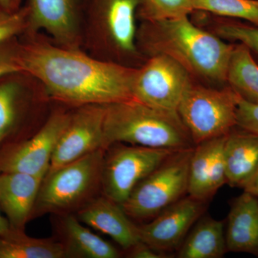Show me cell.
Segmentation results:
<instances>
[{
  "instance_id": "obj_30",
  "label": "cell",
  "mask_w": 258,
  "mask_h": 258,
  "mask_svg": "<svg viewBox=\"0 0 258 258\" xmlns=\"http://www.w3.org/2000/svg\"><path fill=\"white\" fill-rule=\"evenodd\" d=\"M126 257L131 258H166L167 254L160 253L157 251L154 250L152 247H149L144 242H139L133 247L127 249Z\"/></svg>"
},
{
  "instance_id": "obj_2",
  "label": "cell",
  "mask_w": 258,
  "mask_h": 258,
  "mask_svg": "<svg viewBox=\"0 0 258 258\" xmlns=\"http://www.w3.org/2000/svg\"><path fill=\"white\" fill-rule=\"evenodd\" d=\"M141 38L156 54L170 56L189 73L212 81H227L235 46L195 26L188 16L149 23Z\"/></svg>"
},
{
  "instance_id": "obj_3",
  "label": "cell",
  "mask_w": 258,
  "mask_h": 258,
  "mask_svg": "<svg viewBox=\"0 0 258 258\" xmlns=\"http://www.w3.org/2000/svg\"><path fill=\"white\" fill-rule=\"evenodd\" d=\"M118 143L172 150L195 146L179 113L135 99L106 105L103 149Z\"/></svg>"
},
{
  "instance_id": "obj_25",
  "label": "cell",
  "mask_w": 258,
  "mask_h": 258,
  "mask_svg": "<svg viewBox=\"0 0 258 258\" xmlns=\"http://www.w3.org/2000/svg\"><path fill=\"white\" fill-rule=\"evenodd\" d=\"M192 0H141L138 15L148 23L188 16Z\"/></svg>"
},
{
  "instance_id": "obj_10",
  "label": "cell",
  "mask_w": 258,
  "mask_h": 258,
  "mask_svg": "<svg viewBox=\"0 0 258 258\" xmlns=\"http://www.w3.org/2000/svg\"><path fill=\"white\" fill-rule=\"evenodd\" d=\"M106 107V105L91 104L71 109L69 120L52 154L48 171L103 149Z\"/></svg>"
},
{
  "instance_id": "obj_15",
  "label": "cell",
  "mask_w": 258,
  "mask_h": 258,
  "mask_svg": "<svg viewBox=\"0 0 258 258\" xmlns=\"http://www.w3.org/2000/svg\"><path fill=\"white\" fill-rule=\"evenodd\" d=\"M84 225L110 236L124 250L140 242L138 225L119 204L102 194L76 213Z\"/></svg>"
},
{
  "instance_id": "obj_9",
  "label": "cell",
  "mask_w": 258,
  "mask_h": 258,
  "mask_svg": "<svg viewBox=\"0 0 258 258\" xmlns=\"http://www.w3.org/2000/svg\"><path fill=\"white\" fill-rule=\"evenodd\" d=\"M189 73L170 56L157 53L137 69L134 99L164 111L178 113L191 84Z\"/></svg>"
},
{
  "instance_id": "obj_29",
  "label": "cell",
  "mask_w": 258,
  "mask_h": 258,
  "mask_svg": "<svg viewBox=\"0 0 258 258\" xmlns=\"http://www.w3.org/2000/svg\"><path fill=\"white\" fill-rule=\"evenodd\" d=\"M237 126L258 137V103L241 97L237 109Z\"/></svg>"
},
{
  "instance_id": "obj_19",
  "label": "cell",
  "mask_w": 258,
  "mask_h": 258,
  "mask_svg": "<svg viewBox=\"0 0 258 258\" xmlns=\"http://www.w3.org/2000/svg\"><path fill=\"white\" fill-rule=\"evenodd\" d=\"M227 184L242 188L258 168V137L232 129L226 137L224 147Z\"/></svg>"
},
{
  "instance_id": "obj_32",
  "label": "cell",
  "mask_w": 258,
  "mask_h": 258,
  "mask_svg": "<svg viewBox=\"0 0 258 258\" xmlns=\"http://www.w3.org/2000/svg\"><path fill=\"white\" fill-rule=\"evenodd\" d=\"M11 229V226L7 217H3L1 214V208H0V235L4 234Z\"/></svg>"
},
{
  "instance_id": "obj_7",
  "label": "cell",
  "mask_w": 258,
  "mask_h": 258,
  "mask_svg": "<svg viewBox=\"0 0 258 258\" xmlns=\"http://www.w3.org/2000/svg\"><path fill=\"white\" fill-rule=\"evenodd\" d=\"M240 98L232 87L217 90L190 84L177 112L195 145L227 135L237 126Z\"/></svg>"
},
{
  "instance_id": "obj_27",
  "label": "cell",
  "mask_w": 258,
  "mask_h": 258,
  "mask_svg": "<svg viewBox=\"0 0 258 258\" xmlns=\"http://www.w3.org/2000/svg\"><path fill=\"white\" fill-rule=\"evenodd\" d=\"M218 32L221 36L240 42L258 53V27L225 24L219 27Z\"/></svg>"
},
{
  "instance_id": "obj_17",
  "label": "cell",
  "mask_w": 258,
  "mask_h": 258,
  "mask_svg": "<svg viewBox=\"0 0 258 258\" xmlns=\"http://www.w3.org/2000/svg\"><path fill=\"white\" fill-rule=\"evenodd\" d=\"M56 230L64 257L117 258L120 253L113 244L86 227L76 215H57Z\"/></svg>"
},
{
  "instance_id": "obj_36",
  "label": "cell",
  "mask_w": 258,
  "mask_h": 258,
  "mask_svg": "<svg viewBox=\"0 0 258 258\" xmlns=\"http://www.w3.org/2000/svg\"><path fill=\"white\" fill-rule=\"evenodd\" d=\"M257 1H258V0H257Z\"/></svg>"
},
{
  "instance_id": "obj_13",
  "label": "cell",
  "mask_w": 258,
  "mask_h": 258,
  "mask_svg": "<svg viewBox=\"0 0 258 258\" xmlns=\"http://www.w3.org/2000/svg\"><path fill=\"white\" fill-rule=\"evenodd\" d=\"M207 203L188 196L161 212L149 223L138 226L140 240L160 253L179 248Z\"/></svg>"
},
{
  "instance_id": "obj_12",
  "label": "cell",
  "mask_w": 258,
  "mask_h": 258,
  "mask_svg": "<svg viewBox=\"0 0 258 258\" xmlns=\"http://www.w3.org/2000/svg\"><path fill=\"white\" fill-rule=\"evenodd\" d=\"M71 110L59 107L47 118L36 134L12 149L0 160V171L46 175L51 159Z\"/></svg>"
},
{
  "instance_id": "obj_5",
  "label": "cell",
  "mask_w": 258,
  "mask_h": 258,
  "mask_svg": "<svg viewBox=\"0 0 258 258\" xmlns=\"http://www.w3.org/2000/svg\"><path fill=\"white\" fill-rule=\"evenodd\" d=\"M104 149L48 171L42 180L32 217L77 212L102 192Z\"/></svg>"
},
{
  "instance_id": "obj_16",
  "label": "cell",
  "mask_w": 258,
  "mask_h": 258,
  "mask_svg": "<svg viewBox=\"0 0 258 258\" xmlns=\"http://www.w3.org/2000/svg\"><path fill=\"white\" fill-rule=\"evenodd\" d=\"M43 176L0 171V208L12 228L24 230L32 218Z\"/></svg>"
},
{
  "instance_id": "obj_11",
  "label": "cell",
  "mask_w": 258,
  "mask_h": 258,
  "mask_svg": "<svg viewBox=\"0 0 258 258\" xmlns=\"http://www.w3.org/2000/svg\"><path fill=\"white\" fill-rule=\"evenodd\" d=\"M85 0H28L26 32H45L57 45L82 49Z\"/></svg>"
},
{
  "instance_id": "obj_33",
  "label": "cell",
  "mask_w": 258,
  "mask_h": 258,
  "mask_svg": "<svg viewBox=\"0 0 258 258\" xmlns=\"http://www.w3.org/2000/svg\"><path fill=\"white\" fill-rule=\"evenodd\" d=\"M0 8L9 10V11L16 10L15 8L13 0H0Z\"/></svg>"
},
{
  "instance_id": "obj_8",
  "label": "cell",
  "mask_w": 258,
  "mask_h": 258,
  "mask_svg": "<svg viewBox=\"0 0 258 258\" xmlns=\"http://www.w3.org/2000/svg\"><path fill=\"white\" fill-rule=\"evenodd\" d=\"M176 151L113 144L105 152L102 194L121 205L139 181Z\"/></svg>"
},
{
  "instance_id": "obj_34",
  "label": "cell",
  "mask_w": 258,
  "mask_h": 258,
  "mask_svg": "<svg viewBox=\"0 0 258 258\" xmlns=\"http://www.w3.org/2000/svg\"><path fill=\"white\" fill-rule=\"evenodd\" d=\"M21 2L22 0H13L15 9L18 10L19 8H21Z\"/></svg>"
},
{
  "instance_id": "obj_35",
  "label": "cell",
  "mask_w": 258,
  "mask_h": 258,
  "mask_svg": "<svg viewBox=\"0 0 258 258\" xmlns=\"http://www.w3.org/2000/svg\"><path fill=\"white\" fill-rule=\"evenodd\" d=\"M257 199H258V197H257Z\"/></svg>"
},
{
  "instance_id": "obj_4",
  "label": "cell",
  "mask_w": 258,
  "mask_h": 258,
  "mask_svg": "<svg viewBox=\"0 0 258 258\" xmlns=\"http://www.w3.org/2000/svg\"><path fill=\"white\" fill-rule=\"evenodd\" d=\"M140 3L141 0H85L83 50L97 59L127 66L125 60L139 55L136 19Z\"/></svg>"
},
{
  "instance_id": "obj_28",
  "label": "cell",
  "mask_w": 258,
  "mask_h": 258,
  "mask_svg": "<svg viewBox=\"0 0 258 258\" xmlns=\"http://www.w3.org/2000/svg\"><path fill=\"white\" fill-rule=\"evenodd\" d=\"M15 38L0 45V80L10 75L22 73L18 62L19 42Z\"/></svg>"
},
{
  "instance_id": "obj_1",
  "label": "cell",
  "mask_w": 258,
  "mask_h": 258,
  "mask_svg": "<svg viewBox=\"0 0 258 258\" xmlns=\"http://www.w3.org/2000/svg\"><path fill=\"white\" fill-rule=\"evenodd\" d=\"M24 34L25 40L18 45L21 72L38 81L49 101L75 108L134 99L138 68L60 46L42 32Z\"/></svg>"
},
{
  "instance_id": "obj_14",
  "label": "cell",
  "mask_w": 258,
  "mask_h": 258,
  "mask_svg": "<svg viewBox=\"0 0 258 258\" xmlns=\"http://www.w3.org/2000/svg\"><path fill=\"white\" fill-rule=\"evenodd\" d=\"M227 135L195 146L188 179L187 194L191 198L207 203L227 183L224 159Z\"/></svg>"
},
{
  "instance_id": "obj_23",
  "label": "cell",
  "mask_w": 258,
  "mask_h": 258,
  "mask_svg": "<svg viewBox=\"0 0 258 258\" xmlns=\"http://www.w3.org/2000/svg\"><path fill=\"white\" fill-rule=\"evenodd\" d=\"M0 80V144L13 130L20 115L25 86L19 80Z\"/></svg>"
},
{
  "instance_id": "obj_20",
  "label": "cell",
  "mask_w": 258,
  "mask_h": 258,
  "mask_svg": "<svg viewBox=\"0 0 258 258\" xmlns=\"http://www.w3.org/2000/svg\"><path fill=\"white\" fill-rule=\"evenodd\" d=\"M227 252L223 222L204 217L185 237L177 255L179 258H220Z\"/></svg>"
},
{
  "instance_id": "obj_18",
  "label": "cell",
  "mask_w": 258,
  "mask_h": 258,
  "mask_svg": "<svg viewBox=\"0 0 258 258\" xmlns=\"http://www.w3.org/2000/svg\"><path fill=\"white\" fill-rule=\"evenodd\" d=\"M227 251L258 257V199L244 191L231 205L225 234Z\"/></svg>"
},
{
  "instance_id": "obj_22",
  "label": "cell",
  "mask_w": 258,
  "mask_h": 258,
  "mask_svg": "<svg viewBox=\"0 0 258 258\" xmlns=\"http://www.w3.org/2000/svg\"><path fill=\"white\" fill-rule=\"evenodd\" d=\"M227 81L244 99L258 103V64L242 44L234 47Z\"/></svg>"
},
{
  "instance_id": "obj_6",
  "label": "cell",
  "mask_w": 258,
  "mask_h": 258,
  "mask_svg": "<svg viewBox=\"0 0 258 258\" xmlns=\"http://www.w3.org/2000/svg\"><path fill=\"white\" fill-rule=\"evenodd\" d=\"M194 147L180 149L139 181L120 206L131 219L147 220L159 215L187 193Z\"/></svg>"
},
{
  "instance_id": "obj_21",
  "label": "cell",
  "mask_w": 258,
  "mask_h": 258,
  "mask_svg": "<svg viewBox=\"0 0 258 258\" xmlns=\"http://www.w3.org/2000/svg\"><path fill=\"white\" fill-rule=\"evenodd\" d=\"M0 258H64V253L56 239L35 238L11 227L0 235Z\"/></svg>"
},
{
  "instance_id": "obj_31",
  "label": "cell",
  "mask_w": 258,
  "mask_h": 258,
  "mask_svg": "<svg viewBox=\"0 0 258 258\" xmlns=\"http://www.w3.org/2000/svg\"><path fill=\"white\" fill-rule=\"evenodd\" d=\"M244 191H247L258 197V168L250 179L247 181V184L243 187Z\"/></svg>"
},
{
  "instance_id": "obj_24",
  "label": "cell",
  "mask_w": 258,
  "mask_h": 258,
  "mask_svg": "<svg viewBox=\"0 0 258 258\" xmlns=\"http://www.w3.org/2000/svg\"><path fill=\"white\" fill-rule=\"evenodd\" d=\"M194 10L242 19L258 27L257 0H192Z\"/></svg>"
},
{
  "instance_id": "obj_26",
  "label": "cell",
  "mask_w": 258,
  "mask_h": 258,
  "mask_svg": "<svg viewBox=\"0 0 258 258\" xmlns=\"http://www.w3.org/2000/svg\"><path fill=\"white\" fill-rule=\"evenodd\" d=\"M28 28L26 7L9 11L0 8V45L25 33Z\"/></svg>"
}]
</instances>
